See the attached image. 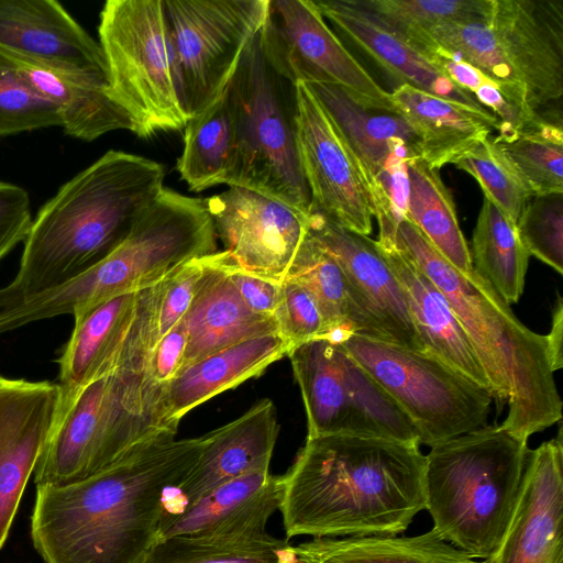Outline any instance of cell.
<instances>
[{
	"instance_id": "ffe728a7",
	"label": "cell",
	"mask_w": 563,
	"mask_h": 563,
	"mask_svg": "<svg viewBox=\"0 0 563 563\" xmlns=\"http://www.w3.org/2000/svg\"><path fill=\"white\" fill-rule=\"evenodd\" d=\"M140 291L112 297L74 318L73 332L56 360L62 389L146 363L150 350Z\"/></svg>"
},
{
	"instance_id": "7dc6e473",
	"label": "cell",
	"mask_w": 563,
	"mask_h": 563,
	"mask_svg": "<svg viewBox=\"0 0 563 563\" xmlns=\"http://www.w3.org/2000/svg\"><path fill=\"white\" fill-rule=\"evenodd\" d=\"M283 563H306V562H305V561H302L301 559H299V558L295 554L292 558H290V559L286 560V561H285V562H283Z\"/></svg>"
},
{
	"instance_id": "f6af8a7d",
	"label": "cell",
	"mask_w": 563,
	"mask_h": 563,
	"mask_svg": "<svg viewBox=\"0 0 563 563\" xmlns=\"http://www.w3.org/2000/svg\"><path fill=\"white\" fill-rule=\"evenodd\" d=\"M225 256L230 279L246 306L256 313L274 317L280 299L282 283L247 274L235 267L227 253Z\"/></svg>"
},
{
	"instance_id": "1f68e13d",
	"label": "cell",
	"mask_w": 563,
	"mask_h": 563,
	"mask_svg": "<svg viewBox=\"0 0 563 563\" xmlns=\"http://www.w3.org/2000/svg\"><path fill=\"white\" fill-rule=\"evenodd\" d=\"M292 549L306 563H482L433 529L416 537L313 538Z\"/></svg>"
},
{
	"instance_id": "60d3db41",
	"label": "cell",
	"mask_w": 563,
	"mask_h": 563,
	"mask_svg": "<svg viewBox=\"0 0 563 563\" xmlns=\"http://www.w3.org/2000/svg\"><path fill=\"white\" fill-rule=\"evenodd\" d=\"M516 228L529 255L563 273V192L532 197L520 212Z\"/></svg>"
},
{
	"instance_id": "7402d4cb",
	"label": "cell",
	"mask_w": 563,
	"mask_h": 563,
	"mask_svg": "<svg viewBox=\"0 0 563 563\" xmlns=\"http://www.w3.org/2000/svg\"><path fill=\"white\" fill-rule=\"evenodd\" d=\"M0 51L109 81L99 42L55 0H0Z\"/></svg>"
},
{
	"instance_id": "ba28073f",
	"label": "cell",
	"mask_w": 563,
	"mask_h": 563,
	"mask_svg": "<svg viewBox=\"0 0 563 563\" xmlns=\"http://www.w3.org/2000/svg\"><path fill=\"white\" fill-rule=\"evenodd\" d=\"M228 88L238 128L233 186L257 191L310 216V192L297 146L296 86L266 62L258 33L244 51Z\"/></svg>"
},
{
	"instance_id": "4316f807",
	"label": "cell",
	"mask_w": 563,
	"mask_h": 563,
	"mask_svg": "<svg viewBox=\"0 0 563 563\" xmlns=\"http://www.w3.org/2000/svg\"><path fill=\"white\" fill-rule=\"evenodd\" d=\"M398 113L416 133L421 159L440 169L454 162L499 129L488 110L439 97L410 85H398L391 92Z\"/></svg>"
},
{
	"instance_id": "8d00e7d4",
	"label": "cell",
	"mask_w": 563,
	"mask_h": 563,
	"mask_svg": "<svg viewBox=\"0 0 563 563\" xmlns=\"http://www.w3.org/2000/svg\"><path fill=\"white\" fill-rule=\"evenodd\" d=\"M292 545L271 534L254 541H220L189 536L162 538L141 563H283Z\"/></svg>"
},
{
	"instance_id": "3957f363",
	"label": "cell",
	"mask_w": 563,
	"mask_h": 563,
	"mask_svg": "<svg viewBox=\"0 0 563 563\" xmlns=\"http://www.w3.org/2000/svg\"><path fill=\"white\" fill-rule=\"evenodd\" d=\"M164 178V166L153 159L104 153L38 210L0 301L59 286L103 260L163 191Z\"/></svg>"
},
{
	"instance_id": "484cf974",
	"label": "cell",
	"mask_w": 563,
	"mask_h": 563,
	"mask_svg": "<svg viewBox=\"0 0 563 563\" xmlns=\"http://www.w3.org/2000/svg\"><path fill=\"white\" fill-rule=\"evenodd\" d=\"M183 321L186 350L181 368L235 343L278 332L274 317L254 312L239 295L228 274L224 251L205 256L202 274Z\"/></svg>"
},
{
	"instance_id": "4dcf8cb0",
	"label": "cell",
	"mask_w": 563,
	"mask_h": 563,
	"mask_svg": "<svg viewBox=\"0 0 563 563\" xmlns=\"http://www.w3.org/2000/svg\"><path fill=\"white\" fill-rule=\"evenodd\" d=\"M184 129V148L176 167L188 188L199 192L221 184L233 186L238 128L229 88L213 104L190 118Z\"/></svg>"
},
{
	"instance_id": "7bdbcfd3",
	"label": "cell",
	"mask_w": 563,
	"mask_h": 563,
	"mask_svg": "<svg viewBox=\"0 0 563 563\" xmlns=\"http://www.w3.org/2000/svg\"><path fill=\"white\" fill-rule=\"evenodd\" d=\"M32 221L26 190L0 181V261L25 241Z\"/></svg>"
},
{
	"instance_id": "836d02e7",
	"label": "cell",
	"mask_w": 563,
	"mask_h": 563,
	"mask_svg": "<svg viewBox=\"0 0 563 563\" xmlns=\"http://www.w3.org/2000/svg\"><path fill=\"white\" fill-rule=\"evenodd\" d=\"M473 268L507 303H516L523 291L529 253L516 223L484 198L470 250Z\"/></svg>"
},
{
	"instance_id": "f35d334b",
	"label": "cell",
	"mask_w": 563,
	"mask_h": 563,
	"mask_svg": "<svg viewBox=\"0 0 563 563\" xmlns=\"http://www.w3.org/2000/svg\"><path fill=\"white\" fill-rule=\"evenodd\" d=\"M454 165L472 175L485 198L515 223L526 203L533 197L494 137L489 136L473 146Z\"/></svg>"
},
{
	"instance_id": "d590c367",
	"label": "cell",
	"mask_w": 563,
	"mask_h": 563,
	"mask_svg": "<svg viewBox=\"0 0 563 563\" xmlns=\"http://www.w3.org/2000/svg\"><path fill=\"white\" fill-rule=\"evenodd\" d=\"M495 142L527 184L532 196L563 192V130L538 115L511 136Z\"/></svg>"
},
{
	"instance_id": "d6986e66",
	"label": "cell",
	"mask_w": 563,
	"mask_h": 563,
	"mask_svg": "<svg viewBox=\"0 0 563 563\" xmlns=\"http://www.w3.org/2000/svg\"><path fill=\"white\" fill-rule=\"evenodd\" d=\"M482 563H563V441L529 450L517 503L497 548Z\"/></svg>"
},
{
	"instance_id": "30bf717a",
	"label": "cell",
	"mask_w": 563,
	"mask_h": 563,
	"mask_svg": "<svg viewBox=\"0 0 563 563\" xmlns=\"http://www.w3.org/2000/svg\"><path fill=\"white\" fill-rule=\"evenodd\" d=\"M334 341L406 413L420 444L432 448L485 426L490 391L437 357L354 333Z\"/></svg>"
},
{
	"instance_id": "7c38bea8",
	"label": "cell",
	"mask_w": 563,
	"mask_h": 563,
	"mask_svg": "<svg viewBox=\"0 0 563 563\" xmlns=\"http://www.w3.org/2000/svg\"><path fill=\"white\" fill-rule=\"evenodd\" d=\"M269 0H163L181 107L190 119L224 92Z\"/></svg>"
},
{
	"instance_id": "ab89813d",
	"label": "cell",
	"mask_w": 563,
	"mask_h": 563,
	"mask_svg": "<svg viewBox=\"0 0 563 563\" xmlns=\"http://www.w3.org/2000/svg\"><path fill=\"white\" fill-rule=\"evenodd\" d=\"M56 125L60 126L56 107L0 51V136Z\"/></svg>"
},
{
	"instance_id": "83f0119b",
	"label": "cell",
	"mask_w": 563,
	"mask_h": 563,
	"mask_svg": "<svg viewBox=\"0 0 563 563\" xmlns=\"http://www.w3.org/2000/svg\"><path fill=\"white\" fill-rule=\"evenodd\" d=\"M291 347L278 333L258 335L216 351L183 367L164 387L167 421L178 428L181 418L218 394L261 375Z\"/></svg>"
},
{
	"instance_id": "ee69618b",
	"label": "cell",
	"mask_w": 563,
	"mask_h": 563,
	"mask_svg": "<svg viewBox=\"0 0 563 563\" xmlns=\"http://www.w3.org/2000/svg\"><path fill=\"white\" fill-rule=\"evenodd\" d=\"M186 350V330L181 319L151 350L146 368L150 377L166 386L183 366Z\"/></svg>"
},
{
	"instance_id": "e575fe53",
	"label": "cell",
	"mask_w": 563,
	"mask_h": 563,
	"mask_svg": "<svg viewBox=\"0 0 563 563\" xmlns=\"http://www.w3.org/2000/svg\"><path fill=\"white\" fill-rule=\"evenodd\" d=\"M286 278L299 283L312 295L324 319L328 339L354 333L355 317L347 279L335 258L309 231Z\"/></svg>"
},
{
	"instance_id": "f546056e",
	"label": "cell",
	"mask_w": 563,
	"mask_h": 563,
	"mask_svg": "<svg viewBox=\"0 0 563 563\" xmlns=\"http://www.w3.org/2000/svg\"><path fill=\"white\" fill-rule=\"evenodd\" d=\"M4 54L13 59L25 79L56 107L66 134L91 142L117 130L133 132L132 120L112 98L108 80L66 73Z\"/></svg>"
},
{
	"instance_id": "bcb514c9",
	"label": "cell",
	"mask_w": 563,
	"mask_h": 563,
	"mask_svg": "<svg viewBox=\"0 0 563 563\" xmlns=\"http://www.w3.org/2000/svg\"><path fill=\"white\" fill-rule=\"evenodd\" d=\"M549 357L552 369L556 372L563 366L562 340H563V300L559 295L552 312L550 332L545 334Z\"/></svg>"
},
{
	"instance_id": "603a6c76",
	"label": "cell",
	"mask_w": 563,
	"mask_h": 563,
	"mask_svg": "<svg viewBox=\"0 0 563 563\" xmlns=\"http://www.w3.org/2000/svg\"><path fill=\"white\" fill-rule=\"evenodd\" d=\"M283 476L269 466L233 478L180 511L163 516L159 539L174 536L220 541H254L268 536L266 525L280 507Z\"/></svg>"
},
{
	"instance_id": "5b68a950",
	"label": "cell",
	"mask_w": 563,
	"mask_h": 563,
	"mask_svg": "<svg viewBox=\"0 0 563 563\" xmlns=\"http://www.w3.org/2000/svg\"><path fill=\"white\" fill-rule=\"evenodd\" d=\"M216 240L205 199L164 188L99 263L48 290L0 301V334L59 316L76 318L112 297L152 287L187 262L217 252Z\"/></svg>"
},
{
	"instance_id": "4fadbf2b",
	"label": "cell",
	"mask_w": 563,
	"mask_h": 563,
	"mask_svg": "<svg viewBox=\"0 0 563 563\" xmlns=\"http://www.w3.org/2000/svg\"><path fill=\"white\" fill-rule=\"evenodd\" d=\"M258 36L266 62L290 84L336 85L360 103L398 113L390 92L346 49L313 0H269Z\"/></svg>"
},
{
	"instance_id": "44dd1931",
	"label": "cell",
	"mask_w": 563,
	"mask_h": 563,
	"mask_svg": "<svg viewBox=\"0 0 563 563\" xmlns=\"http://www.w3.org/2000/svg\"><path fill=\"white\" fill-rule=\"evenodd\" d=\"M59 395L56 382L0 374V550L49 433Z\"/></svg>"
},
{
	"instance_id": "b9f144b4",
	"label": "cell",
	"mask_w": 563,
	"mask_h": 563,
	"mask_svg": "<svg viewBox=\"0 0 563 563\" xmlns=\"http://www.w3.org/2000/svg\"><path fill=\"white\" fill-rule=\"evenodd\" d=\"M278 333L291 350L306 342L328 339V329L312 295L299 283L284 279L274 313Z\"/></svg>"
},
{
	"instance_id": "6da1fadb",
	"label": "cell",
	"mask_w": 563,
	"mask_h": 563,
	"mask_svg": "<svg viewBox=\"0 0 563 563\" xmlns=\"http://www.w3.org/2000/svg\"><path fill=\"white\" fill-rule=\"evenodd\" d=\"M164 432L102 471L36 487L31 539L43 563H141L159 539L164 500L196 463L207 437Z\"/></svg>"
},
{
	"instance_id": "5bb4252c",
	"label": "cell",
	"mask_w": 563,
	"mask_h": 563,
	"mask_svg": "<svg viewBox=\"0 0 563 563\" xmlns=\"http://www.w3.org/2000/svg\"><path fill=\"white\" fill-rule=\"evenodd\" d=\"M306 85L349 146L378 225L397 227L407 208L408 164L421 158L416 133L399 113L360 103L340 86Z\"/></svg>"
},
{
	"instance_id": "277c9868",
	"label": "cell",
	"mask_w": 563,
	"mask_h": 563,
	"mask_svg": "<svg viewBox=\"0 0 563 563\" xmlns=\"http://www.w3.org/2000/svg\"><path fill=\"white\" fill-rule=\"evenodd\" d=\"M397 246L443 292L486 373L493 398L508 404L500 424L521 441L562 419L545 335L528 329L474 268L452 266L422 232L404 218Z\"/></svg>"
},
{
	"instance_id": "8fae6325",
	"label": "cell",
	"mask_w": 563,
	"mask_h": 563,
	"mask_svg": "<svg viewBox=\"0 0 563 563\" xmlns=\"http://www.w3.org/2000/svg\"><path fill=\"white\" fill-rule=\"evenodd\" d=\"M288 357L305 405L307 438L352 434L420 444L406 413L338 341L312 340Z\"/></svg>"
},
{
	"instance_id": "d6a6232c",
	"label": "cell",
	"mask_w": 563,
	"mask_h": 563,
	"mask_svg": "<svg viewBox=\"0 0 563 563\" xmlns=\"http://www.w3.org/2000/svg\"><path fill=\"white\" fill-rule=\"evenodd\" d=\"M405 218L456 269H473L470 249L461 231L455 203L437 169L418 158L408 164V199Z\"/></svg>"
},
{
	"instance_id": "74e56055",
	"label": "cell",
	"mask_w": 563,
	"mask_h": 563,
	"mask_svg": "<svg viewBox=\"0 0 563 563\" xmlns=\"http://www.w3.org/2000/svg\"><path fill=\"white\" fill-rule=\"evenodd\" d=\"M388 30L408 37L448 23L486 22L492 0H350Z\"/></svg>"
},
{
	"instance_id": "9c48e42d",
	"label": "cell",
	"mask_w": 563,
	"mask_h": 563,
	"mask_svg": "<svg viewBox=\"0 0 563 563\" xmlns=\"http://www.w3.org/2000/svg\"><path fill=\"white\" fill-rule=\"evenodd\" d=\"M99 44L114 101L150 137L177 131L189 118L181 107L163 0H108L100 12Z\"/></svg>"
},
{
	"instance_id": "8992f818",
	"label": "cell",
	"mask_w": 563,
	"mask_h": 563,
	"mask_svg": "<svg viewBox=\"0 0 563 563\" xmlns=\"http://www.w3.org/2000/svg\"><path fill=\"white\" fill-rule=\"evenodd\" d=\"M528 442L501 426H484L424 455V509L433 530L474 559L499 544L512 516Z\"/></svg>"
},
{
	"instance_id": "cb8c5ba5",
	"label": "cell",
	"mask_w": 563,
	"mask_h": 563,
	"mask_svg": "<svg viewBox=\"0 0 563 563\" xmlns=\"http://www.w3.org/2000/svg\"><path fill=\"white\" fill-rule=\"evenodd\" d=\"M278 432L271 399L257 401L238 419L208 432L194 466L167 493L163 516L177 514L233 478L269 466Z\"/></svg>"
},
{
	"instance_id": "d4e9b609",
	"label": "cell",
	"mask_w": 563,
	"mask_h": 563,
	"mask_svg": "<svg viewBox=\"0 0 563 563\" xmlns=\"http://www.w3.org/2000/svg\"><path fill=\"white\" fill-rule=\"evenodd\" d=\"M395 234L396 230L379 231L375 241L401 286L424 352L490 391L486 373L448 299L397 246Z\"/></svg>"
},
{
	"instance_id": "f1b7e54d",
	"label": "cell",
	"mask_w": 563,
	"mask_h": 563,
	"mask_svg": "<svg viewBox=\"0 0 563 563\" xmlns=\"http://www.w3.org/2000/svg\"><path fill=\"white\" fill-rule=\"evenodd\" d=\"M313 2L339 33L372 57L399 85L407 84L439 97L483 108L472 95L453 85L400 36L350 0Z\"/></svg>"
},
{
	"instance_id": "e0dca14e",
	"label": "cell",
	"mask_w": 563,
	"mask_h": 563,
	"mask_svg": "<svg viewBox=\"0 0 563 563\" xmlns=\"http://www.w3.org/2000/svg\"><path fill=\"white\" fill-rule=\"evenodd\" d=\"M308 231L335 258L347 279L355 317L354 334L424 352L401 286L376 241L317 212H310Z\"/></svg>"
},
{
	"instance_id": "7a4b0ae2",
	"label": "cell",
	"mask_w": 563,
	"mask_h": 563,
	"mask_svg": "<svg viewBox=\"0 0 563 563\" xmlns=\"http://www.w3.org/2000/svg\"><path fill=\"white\" fill-rule=\"evenodd\" d=\"M418 443L330 434L307 438L283 475L287 538L396 536L424 509Z\"/></svg>"
},
{
	"instance_id": "52a82bcc",
	"label": "cell",
	"mask_w": 563,
	"mask_h": 563,
	"mask_svg": "<svg viewBox=\"0 0 563 563\" xmlns=\"http://www.w3.org/2000/svg\"><path fill=\"white\" fill-rule=\"evenodd\" d=\"M175 431L164 386L130 366L82 387L60 388L53 424L33 471L36 487L65 485L108 467L136 445Z\"/></svg>"
},
{
	"instance_id": "2e32d148",
	"label": "cell",
	"mask_w": 563,
	"mask_h": 563,
	"mask_svg": "<svg viewBox=\"0 0 563 563\" xmlns=\"http://www.w3.org/2000/svg\"><path fill=\"white\" fill-rule=\"evenodd\" d=\"M296 86V132L311 212L361 235L373 228L367 187L351 151L306 84Z\"/></svg>"
},
{
	"instance_id": "9a60e30c",
	"label": "cell",
	"mask_w": 563,
	"mask_h": 563,
	"mask_svg": "<svg viewBox=\"0 0 563 563\" xmlns=\"http://www.w3.org/2000/svg\"><path fill=\"white\" fill-rule=\"evenodd\" d=\"M493 79L522 88L538 108L563 95V1L492 0Z\"/></svg>"
},
{
	"instance_id": "ac0fdd59",
	"label": "cell",
	"mask_w": 563,
	"mask_h": 563,
	"mask_svg": "<svg viewBox=\"0 0 563 563\" xmlns=\"http://www.w3.org/2000/svg\"><path fill=\"white\" fill-rule=\"evenodd\" d=\"M205 201L231 263L247 274L283 283L308 232L309 216L239 186Z\"/></svg>"
}]
</instances>
